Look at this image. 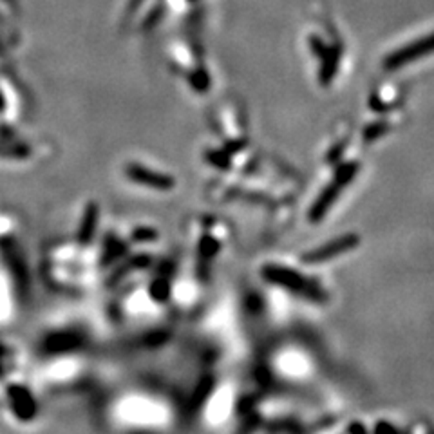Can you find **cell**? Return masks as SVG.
<instances>
[{
    "instance_id": "obj_1",
    "label": "cell",
    "mask_w": 434,
    "mask_h": 434,
    "mask_svg": "<svg viewBox=\"0 0 434 434\" xmlns=\"http://www.w3.org/2000/svg\"><path fill=\"white\" fill-rule=\"evenodd\" d=\"M127 176L130 179H134L136 183H142V185L154 186L158 190H169L172 186V179L170 177H165L161 174H156L152 170H147L143 167H137V165H130L127 167Z\"/></svg>"
}]
</instances>
